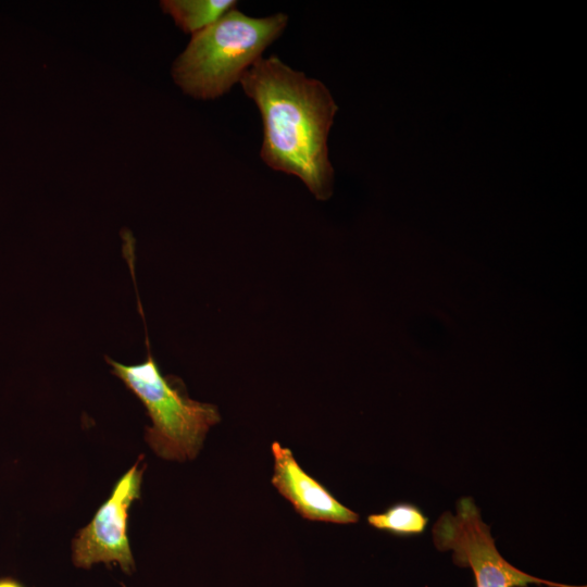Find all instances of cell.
Returning <instances> with one entry per match:
<instances>
[{"mask_svg": "<svg viewBox=\"0 0 587 587\" xmlns=\"http://www.w3.org/2000/svg\"><path fill=\"white\" fill-rule=\"evenodd\" d=\"M239 83L262 117L264 163L299 177L316 199H328L334 170L327 138L338 107L326 86L274 54L259 59Z\"/></svg>", "mask_w": 587, "mask_h": 587, "instance_id": "6da1fadb", "label": "cell"}, {"mask_svg": "<svg viewBox=\"0 0 587 587\" xmlns=\"http://www.w3.org/2000/svg\"><path fill=\"white\" fill-rule=\"evenodd\" d=\"M284 13L251 17L236 8L192 35L172 66L175 84L200 100L228 92L284 32Z\"/></svg>", "mask_w": 587, "mask_h": 587, "instance_id": "7a4b0ae2", "label": "cell"}, {"mask_svg": "<svg viewBox=\"0 0 587 587\" xmlns=\"http://www.w3.org/2000/svg\"><path fill=\"white\" fill-rule=\"evenodd\" d=\"M112 374L142 402L152 422L145 440L164 460H193L209 429L221 420L215 405L188 397L178 378L163 376L149 352L138 364L126 365L105 357Z\"/></svg>", "mask_w": 587, "mask_h": 587, "instance_id": "3957f363", "label": "cell"}, {"mask_svg": "<svg viewBox=\"0 0 587 587\" xmlns=\"http://www.w3.org/2000/svg\"><path fill=\"white\" fill-rule=\"evenodd\" d=\"M432 535L437 550L451 552L455 565L472 571L475 587L563 584L530 575L508 562L498 551L490 527L483 521L472 497L460 498L454 514L442 512L433 526Z\"/></svg>", "mask_w": 587, "mask_h": 587, "instance_id": "277c9868", "label": "cell"}, {"mask_svg": "<svg viewBox=\"0 0 587 587\" xmlns=\"http://www.w3.org/2000/svg\"><path fill=\"white\" fill-rule=\"evenodd\" d=\"M140 454L135 464L114 484L110 497L98 508L91 521L72 540L74 566L91 569L97 563L111 567L116 563L132 575L136 564L128 539V513L132 503L140 499L142 474Z\"/></svg>", "mask_w": 587, "mask_h": 587, "instance_id": "5b68a950", "label": "cell"}, {"mask_svg": "<svg viewBox=\"0 0 587 587\" xmlns=\"http://www.w3.org/2000/svg\"><path fill=\"white\" fill-rule=\"evenodd\" d=\"M272 484L303 519L336 524H353L359 514L340 503L297 462L291 450L274 441Z\"/></svg>", "mask_w": 587, "mask_h": 587, "instance_id": "8992f818", "label": "cell"}, {"mask_svg": "<svg viewBox=\"0 0 587 587\" xmlns=\"http://www.w3.org/2000/svg\"><path fill=\"white\" fill-rule=\"evenodd\" d=\"M235 0H163L160 7L185 33L196 34L236 8Z\"/></svg>", "mask_w": 587, "mask_h": 587, "instance_id": "52a82bcc", "label": "cell"}, {"mask_svg": "<svg viewBox=\"0 0 587 587\" xmlns=\"http://www.w3.org/2000/svg\"><path fill=\"white\" fill-rule=\"evenodd\" d=\"M370 526L396 536L409 537L424 533L428 517L411 502H396L380 513L367 516Z\"/></svg>", "mask_w": 587, "mask_h": 587, "instance_id": "ba28073f", "label": "cell"}, {"mask_svg": "<svg viewBox=\"0 0 587 587\" xmlns=\"http://www.w3.org/2000/svg\"><path fill=\"white\" fill-rule=\"evenodd\" d=\"M0 587H25V585L12 576H1Z\"/></svg>", "mask_w": 587, "mask_h": 587, "instance_id": "9c48e42d", "label": "cell"}, {"mask_svg": "<svg viewBox=\"0 0 587 587\" xmlns=\"http://www.w3.org/2000/svg\"><path fill=\"white\" fill-rule=\"evenodd\" d=\"M516 587H530V585H522ZM545 587H586V586H579V585H571V584H562L561 586H545Z\"/></svg>", "mask_w": 587, "mask_h": 587, "instance_id": "30bf717a", "label": "cell"}, {"mask_svg": "<svg viewBox=\"0 0 587 587\" xmlns=\"http://www.w3.org/2000/svg\"><path fill=\"white\" fill-rule=\"evenodd\" d=\"M122 587H126V586L122 584Z\"/></svg>", "mask_w": 587, "mask_h": 587, "instance_id": "8fae6325", "label": "cell"}]
</instances>
